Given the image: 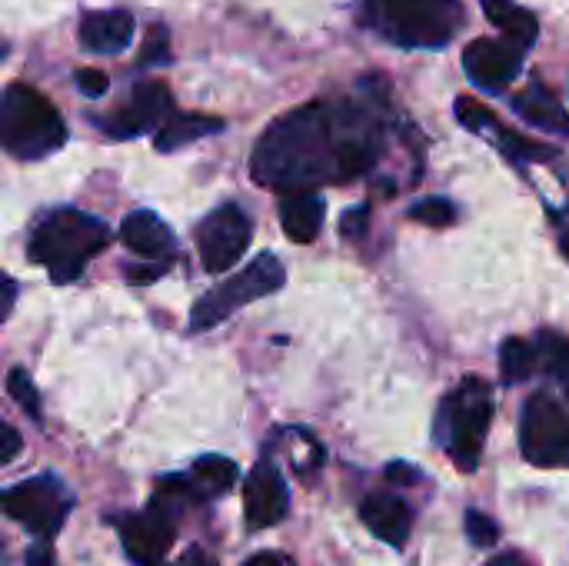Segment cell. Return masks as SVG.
Instances as JSON below:
<instances>
[{
  "mask_svg": "<svg viewBox=\"0 0 569 566\" xmlns=\"http://www.w3.org/2000/svg\"><path fill=\"white\" fill-rule=\"evenodd\" d=\"M67 140L60 110L27 83H7L0 90V150L17 160H43Z\"/></svg>",
  "mask_w": 569,
  "mask_h": 566,
  "instance_id": "4",
  "label": "cell"
},
{
  "mask_svg": "<svg viewBox=\"0 0 569 566\" xmlns=\"http://www.w3.org/2000/svg\"><path fill=\"white\" fill-rule=\"evenodd\" d=\"M177 566H213V564L207 560V554H200V550H190V554H187V557H183V560H180Z\"/></svg>",
  "mask_w": 569,
  "mask_h": 566,
  "instance_id": "38",
  "label": "cell"
},
{
  "mask_svg": "<svg viewBox=\"0 0 569 566\" xmlns=\"http://www.w3.org/2000/svg\"><path fill=\"white\" fill-rule=\"evenodd\" d=\"M133 27H137V20L127 10H97L80 20L77 37L90 53H120L130 47Z\"/></svg>",
  "mask_w": 569,
  "mask_h": 566,
  "instance_id": "14",
  "label": "cell"
},
{
  "mask_svg": "<svg viewBox=\"0 0 569 566\" xmlns=\"http://www.w3.org/2000/svg\"><path fill=\"white\" fill-rule=\"evenodd\" d=\"M513 110H517L527 123H533V127H540V130H550V133H563V137H569V113L563 110L560 97H557L547 83H540V80H533V83H527V87L520 90V97L513 100Z\"/></svg>",
  "mask_w": 569,
  "mask_h": 566,
  "instance_id": "16",
  "label": "cell"
},
{
  "mask_svg": "<svg viewBox=\"0 0 569 566\" xmlns=\"http://www.w3.org/2000/svg\"><path fill=\"white\" fill-rule=\"evenodd\" d=\"M287 507H290V494H287V480L283 474L277 470V464L270 460H260L247 484H243V514H247V524L253 530H263V527H273L287 517Z\"/></svg>",
  "mask_w": 569,
  "mask_h": 566,
  "instance_id": "12",
  "label": "cell"
},
{
  "mask_svg": "<svg viewBox=\"0 0 569 566\" xmlns=\"http://www.w3.org/2000/svg\"><path fill=\"white\" fill-rule=\"evenodd\" d=\"M520 450L533 467L569 470V410L550 394H533L523 404Z\"/></svg>",
  "mask_w": 569,
  "mask_h": 566,
  "instance_id": "7",
  "label": "cell"
},
{
  "mask_svg": "<svg viewBox=\"0 0 569 566\" xmlns=\"http://www.w3.org/2000/svg\"><path fill=\"white\" fill-rule=\"evenodd\" d=\"M243 566H293V564H290V557H283V554H277V550H267V554L250 557Z\"/></svg>",
  "mask_w": 569,
  "mask_h": 566,
  "instance_id": "35",
  "label": "cell"
},
{
  "mask_svg": "<svg viewBox=\"0 0 569 566\" xmlns=\"http://www.w3.org/2000/svg\"><path fill=\"white\" fill-rule=\"evenodd\" d=\"M20 447H23L20 434H17L13 427L0 424V467H7V464L20 454Z\"/></svg>",
  "mask_w": 569,
  "mask_h": 566,
  "instance_id": "30",
  "label": "cell"
},
{
  "mask_svg": "<svg viewBox=\"0 0 569 566\" xmlns=\"http://www.w3.org/2000/svg\"><path fill=\"white\" fill-rule=\"evenodd\" d=\"M410 217L417 224H427V227H450L457 220V207L443 197H427V200L410 207Z\"/></svg>",
  "mask_w": 569,
  "mask_h": 566,
  "instance_id": "26",
  "label": "cell"
},
{
  "mask_svg": "<svg viewBox=\"0 0 569 566\" xmlns=\"http://www.w3.org/2000/svg\"><path fill=\"white\" fill-rule=\"evenodd\" d=\"M283 280H287L283 264L273 254H260L240 274H233L227 284H220L217 290H210L207 297L197 300V307L190 314V330L200 334V330H210V327L223 324L240 307H247V304H253V300L270 297L273 290H280Z\"/></svg>",
  "mask_w": 569,
  "mask_h": 566,
  "instance_id": "6",
  "label": "cell"
},
{
  "mask_svg": "<svg viewBox=\"0 0 569 566\" xmlns=\"http://www.w3.org/2000/svg\"><path fill=\"white\" fill-rule=\"evenodd\" d=\"M27 564L50 566V550H47V547H37V550H30V554H27Z\"/></svg>",
  "mask_w": 569,
  "mask_h": 566,
  "instance_id": "36",
  "label": "cell"
},
{
  "mask_svg": "<svg viewBox=\"0 0 569 566\" xmlns=\"http://www.w3.org/2000/svg\"><path fill=\"white\" fill-rule=\"evenodd\" d=\"M360 520L363 527L380 537L390 547H403L410 530H413V510L407 500L393 497V494H370L360 504Z\"/></svg>",
  "mask_w": 569,
  "mask_h": 566,
  "instance_id": "13",
  "label": "cell"
},
{
  "mask_svg": "<svg viewBox=\"0 0 569 566\" xmlns=\"http://www.w3.org/2000/svg\"><path fill=\"white\" fill-rule=\"evenodd\" d=\"M167 60H170V30L163 23H153L140 50V63H167Z\"/></svg>",
  "mask_w": 569,
  "mask_h": 566,
  "instance_id": "28",
  "label": "cell"
},
{
  "mask_svg": "<svg viewBox=\"0 0 569 566\" xmlns=\"http://www.w3.org/2000/svg\"><path fill=\"white\" fill-rule=\"evenodd\" d=\"M0 510L40 540H50L63 527L70 500L57 477H33L27 484L0 490Z\"/></svg>",
  "mask_w": 569,
  "mask_h": 566,
  "instance_id": "8",
  "label": "cell"
},
{
  "mask_svg": "<svg viewBox=\"0 0 569 566\" xmlns=\"http://www.w3.org/2000/svg\"><path fill=\"white\" fill-rule=\"evenodd\" d=\"M487 20L517 47L530 50L540 37V20L533 17V10L520 7L517 0H480Z\"/></svg>",
  "mask_w": 569,
  "mask_h": 566,
  "instance_id": "18",
  "label": "cell"
},
{
  "mask_svg": "<svg viewBox=\"0 0 569 566\" xmlns=\"http://www.w3.org/2000/svg\"><path fill=\"white\" fill-rule=\"evenodd\" d=\"M523 47L510 43V40H493V37H477L467 50H463V67L470 73V80L480 90L500 93L507 90L520 67H523Z\"/></svg>",
  "mask_w": 569,
  "mask_h": 566,
  "instance_id": "10",
  "label": "cell"
},
{
  "mask_svg": "<svg viewBox=\"0 0 569 566\" xmlns=\"http://www.w3.org/2000/svg\"><path fill=\"white\" fill-rule=\"evenodd\" d=\"M367 207H353V210H347L343 214V224H340V230H343V237H360L363 230H367Z\"/></svg>",
  "mask_w": 569,
  "mask_h": 566,
  "instance_id": "32",
  "label": "cell"
},
{
  "mask_svg": "<svg viewBox=\"0 0 569 566\" xmlns=\"http://www.w3.org/2000/svg\"><path fill=\"white\" fill-rule=\"evenodd\" d=\"M110 227L83 210H53L30 234V260L43 264L53 284H70L107 247Z\"/></svg>",
  "mask_w": 569,
  "mask_h": 566,
  "instance_id": "2",
  "label": "cell"
},
{
  "mask_svg": "<svg viewBox=\"0 0 569 566\" xmlns=\"http://www.w3.org/2000/svg\"><path fill=\"white\" fill-rule=\"evenodd\" d=\"M493 133H497V140H500V150H503L510 160H517V163H537V160H553V157H557L553 147L537 143V140H530V137H520V133H513V130H507V127H497Z\"/></svg>",
  "mask_w": 569,
  "mask_h": 566,
  "instance_id": "23",
  "label": "cell"
},
{
  "mask_svg": "<svg viewBox=\"0 0 569 566\" xmlns=\"http://www.w3.org/2000/svg\"><path fill=\"white\" fill-rule=\"evenodd\" d=\"M493 420V390L483 377H467L443 404L437 414V444L453 457V464L463 474H473L480 457H483V444H487V430Z\"/></svg>",
  "mask_w": 569,
  "mask_h": 566,
  "instance_id": "5",
  "label": "cell"
},
{
  "mask_svg": "<svg viewBox=\"0 0 569 566\" xmlns=\"http://www.w3.org/2000/svg\"><path fill=\"white\" fill-rule=\"evenodd\" d=\"M13 300H17V284L0 274V320H7V314L13 310Z\"/></svg>",
  "mask_w": 569,
  "mask_h": 566,
  "instance_id": "34",
  "label": "cell"
},
{
  "mask_svg": "<svg viewBox=\"0 0 569 566\" xmlns=\"http://www.w3.org/2000/svg\"><path fill=\"white\" fill-rule=\"evenodd\" d=\"M487 566H533L530 560H523L520 554H503V557H497L493 564H487Z\"/></svg>",
  "mask_w": 569,
  "mask_h": 566,
  "instance_id": "37",
  "label": "cell"
},
{
  "mask_svg": "<svg viewBox=\"0 0 569 566\" xmlns=\"http://www.w3.org/2000/svg\"><path fill=\"white\" fill-rule=\"evenodd\" d=\"M537 367H540V357H537L533 344H527L520 337L503 340V347H500V374H503L507 384L527 380Z\"/></svg>",
  "mask_w": 569,
  "mask_h": 566,
  "instance_id": "21",
  "label": "cell"
},
{
  "mask_svg": "<svg viewBox=\"0 0 569 566\" xmlns=\"http://www.w3.org/2000/svg\"><path fill=\"white\" fill-rule=\"evenodd\" d=\"M120 240H123L127 250H133V254H140L147 260H167L173 254L170 227L150 210H133L120 227Z\"/></svg>",
  "mask_w": 569,
  "mask_h": 566,
  "instance_id": "15",
  "label": "cell"
},
{
  "mask_svg": "<svg viewBox=\"0 0 569 566\" xmlns=\"http://www.w3.org/2000/svg\"><path fill=\"white\" fill-rule=\"evenodd\" d=\"M463 527H467L470 544H473V547H480V550H487V547H493V544L500 540V524H497L493 517L480 514V510H467Z\"/></svg>",
  "mask_w": 569,
  "mask_h": 566,
  "instance_id": "27",
  "label": "cell"
},
{
  "mask_svg": "<svg viewBox=\"0 0 569 566\" xmlns=\"http://www.w3.org/2000/svg\"><path fill=\"white\" fill-rule=\"evenodd\" d=\"M7 394L17 400V407L30 417V420H40V394L33 387V380L27 377V370L13 367L10 377H7Z\"/></svg>",
  "mask_w": 569,
  "mask_h": 566,
  "instance_id": "25",
  "label": "cell"
},
{
  "mask_svg": "<svg viewBox=\"0 0 569 566\" xmlns=\"http://www.w3.org/2000/svg\"><path fill=\"white\" fill-rule=\"evenodd\" d=\"M163 274H167V260H150V264H143V267H130L127 280H130V284H153V280H160Z\"/></svg>",
  "mask_w": 569,
  "mask_h": 566,
  "instance_id": "31",
  "label": "cell"
},
{
  "mask_svg": "<svg viewBox=\"0 0 569 566\" xmlns=\"http://www.w3.org/2000/svg\"><path fill=\"white\" fill-rule=\"evenodd\" d=\"M327 203L320 193H287L280 200V224L293 244H313L323 227Z\"/></svg>",
  "mask_w": 569,
  "mask_h": 566,
  "instance_id": "17",
  "label": "cell"
},
{
  "mask_svg": "<svg viewBox=\"0 0 569 566\" xmlns=\"http://www.w3.org/2000/svg\"><path fill=\"white\" fill-rule=\"evenodd\" d=\"M387 480L390 484H400V487H413L420 480V470L410 467V464H390L387 467Z\"/></svg>",
  "mask_w": 569,
  "mask_h": 566,
  "instance_id": "33",
  "label": "cell"
},
{
  "mask_svg": "<svg viewBox=\"0 0 569 566\" xmlns=\"http://www.w3.org/2000/svg\"><path fill=\"white\" fill-rule=\"evenodd\" d=\"M237 477H240V470H237L233 460L217 457V454H207V457H200V460L193 464V470H190V487H193L197 500H207V497H220V494L233 490Z\"/></svg>",
  "mask_w": 569,
  "mask_h": 566,
  "instance_id": "20",
  "label": "cell"
},
{
  "mask_svg": "<svg viewBox=\"0 0 569 566\" xmlns=\"http://www.w3.org/2000/svg\"><path fill=\"white\" fill-rule=\"evenodd\" d=\"M460 0H367L363 23L387 43L440 50L463 30Z\"/></svg>",
  "mask_w": 569,
  "mask_h": 566,
  "instance_id": "3",
  "label": "cell"
},
{
  "mask_svg": "<svg viewBox=\"0 0 569 566\" xmlns=\"http://www.w3.org/2000/svg\"><path fill=\"white\" fill-rule=\"evenodd\" d=\"M170 90L160 80H143L130 90V100L103 123V130L117 140H130L140 137L147 130H153L157 123H163L170 117Z\"/></svg>",
  "mask_w": 569,
  "mask_h": 566,
  "instance_id": "11",
  "label": "cell"
},
{
  "mask_svg": "<svg viewBox=\"0 0 569 566\" xmlns=\"http://www.w3.org/2000/svg\"><path fill=\"white\" fill-rule=\"evenodd\" d=\"M383 147L380 120L350 100H317L280 117L250 160L253 180L283 193H313L367 173Z\"/></svg>",
  "mask_w": 569,
  "mask_h": 566,
  "instance_id": "1",
  "label": "cell"
},
{
  "mask_svg": "<svg viewBox=\"0 0 569 566\" xmlns=\"http://www.w3.org/2000/svg\"><path fill=\"white\" fill-rule=\"evenodd\" d=\"M563 250H567V257H569V234L563 237Z\"/></svg>",
  "mask_w": 569,
  "mask_h": 566,
  "instance_id": "39",
  "label": "cell"
},
{
  "mask_svg": "<svg viewBox=\"0 0 569 566\" xmlns=\"http://www.w3.org/2000/svg\"><path fill=\"white\" fill-rule=\"evenodd\" d=\"M453 113H457V120H460L467 130H473V133H487V130L493 133V130L500 127L497 113H493L490 107H483L480 100H473V97H457Z\"/></svg>",
  "mask_w": 569,
  "mask_h": 566,
  "instance_id": "24",
  "label": "cell"
},
{
  "mask_svg": "<svg viewBox=\"0 0 569 566\" xmlns=\"http://www.w3.org/2000/svg\"><path fill=\"white\" fill-rule=\"evenodd\" d=\"M537 357L540 364L550 370V377L563 387L569 400V340L563 334H553V330H543L537 337Z\"/></svg>",
  "mask_w": 569,
  "mask_h": 566,
  "instance_id": "22",
  "label": "cell"
},
{
  "mask_svg": "<svg viewBox=\"0 0 569 566\" xmlns=\"http://www.w3.org/2000/svg\"><path fill=\"white\" fill-rule=\"evenodd\" d=\"M77 87H80L87 97H103V93H107V87H110V80H107V73H103V70L83 67V70H77Z\"/></svg>",
  "mask_w": 569,
  "mask_h": 566,
  "instance_id": "29",
  "label": "cell"
},
{
  "mask_svg": "<svg viewBox=\"0 0 569 566\" xmlns=\"http://www.w3.org/2000/svg\"><path fill=\"white\" fill-rule=\"evenodd\" d=\"M217 130H223V120L220 117H207V113H170L160 123L153 143H157V150L173 153V150H180V147L193 143V140H203V137H210Z\"/></svg>",
  "mask_w": 569,
  "mask_h": 566,
  "instance_id": "19",
  "label": "cell"
},
{
  "mask_svg": "<svg viewBox=\"0 0 569 566\" xmlns=\"http://www.w3.org/2000/svg\"><path fill=\"white\" fill-rule=\"evenodd\" d=\"M253 237L250 217L237 203H223L213 214H207L197 227V250L203 260V270L227 274L240 264Z\"/></svg>",
  "mask_w": 569,
  "mask_h": 566,
  "instance_id": "9",
  "label": "cell"
}]
</instances>
